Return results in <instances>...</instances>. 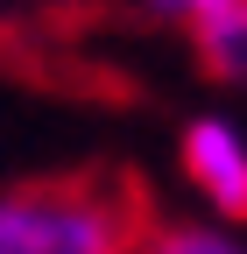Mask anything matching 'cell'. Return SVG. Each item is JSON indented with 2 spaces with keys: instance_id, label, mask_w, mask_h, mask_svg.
<instances>
[{
  "instance_id": "6da1fadb",
  "label": "cell",
  "mask_w": 247,
  "mask_h": 254,
  "mask_svg": "<svg viewBox=\"0 0 247 254\" xmlns=\"http://www.w3.org/2000/svg\"><path fill=\"white\" fill-rule=\"evenodd\" d=\"M141 212L99 177L0 184V254H134Z\"/></svg>"
},
{
  "instance_id": "5b68a950",
  "label": "cell",
  "mask_w": 247,
  "mask_h": 254,
  "mask_svg": "<svg viewBox=\"0 0 247 254\" xmlns=\"http://www.w3.org/2000/svg\"><path fill=\"white\" fill-rule=\"evenodd\" d=\"M141 7L156 14L163 28H184V36H191V28H198V21H212V14L226 7V0H141Z\"/></svg>"
},
{
  "instance_id": "277c9868",
  "label": "cell",
  "mask_w": 247,
  "mask_h": 254,
  "mask_svg": "<svg viewBox=\"0 0 247 254\" xmlns=\"http://www.w3.org/2000/svg\"><path fill=\"white\" fill-rule=\"evenodd\" d=\"M191 43H198V64L219 85H247V0H226L212 21H198Z\"/></svg>"
},
{
  "instance_id": "7a4b0ae2",
  "label": "cell",
  "mask_w": 247,
  "mask_h": 254,
  "mask_svg": "<svg viewBox=\"0 0 247 254\" xmlns=\"http://www.w3.org/2000/svg\"><path fill=\"white\" fill-rule=\"evenodd\" d=\"M177 163H184V184L198 190L205 219H219V226H240V219H247V127L233 113L184 120Z\"/></svg>"
},
{
  "instance_id": "3957f363",
  "label": "cell",
  "mask_w": 247,
  "mask_h": 254,
  "mask_svg": "<svg viewBox=\"0 0 247 254\" xmlns=\"http://www.w3.org/2000/svg\"><path fill=\"white\" fill-rule=\"evenodd\" d=\"M134 254H247V233L240 226H219V219H156L134 233Z\"/></svg>"
}]
</instances>
